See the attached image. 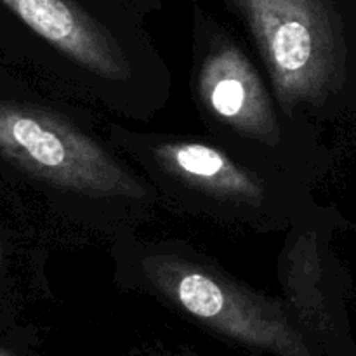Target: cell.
Segmentation results:
<instances>
[{
  "instance_id": "3957f363",
  "label": "cell",
  "mask_w": 356,
  "mask_h": 356,
  "mask_svg": "<svg viewBox=\"0 0 356 356\" xmlns=\"http://www.w3.org/2000/svg\"><path fill=\"white\" fill-rule=\"evenodd\" d=\"M284 110L330 149L356 111L353 0H222Z\"/></svg>"
},
{
  "instance_id": "7a4b0ae2",
  "label": "cell",
  "mask_w": 356,
  "mask_h": 356,
  "mask_svg": "<svg viewBox=\"0 0 356 356\" xmlns=\"http://www.w3.org/2000/svg\"><path fill=\"white\" fill-rule=\"evenodd\" d=\"M249 44L198 0L191 3L190 92L207 138L254 165L315 186L332 149L278 101Z\"/></svg>"
},
{
  "instance_id": "9c48e42d",
  "label": "cell",
  "mask_w": 356,
  "mask_h": 356,
  "mask_svg": "<svg viewBox=\"0 0 356 356\" xmlns=\"http://www.w3.org/2000/svg\"><path fill=\"white\" fill-rule=\"evenodd\" d=\"M0 264H2V245H0Z\"/></svg>"
},
{
  "instance_id": "ba28073f",
  "label": "cell",
  "mask_w": 356,
  "mask_h": 356,
  "mask_svg": "<svg viewBox=\"0 0 356 356\" xmlns=\"http://www.w3.org/2000/svg\"><path fill=\"white\" fill-rule=\"evenodd\" d=\"M0 356H14V355L9 353L7 350H3V348H0Z\"/></svg>"
},
{
  "instance_id": "6da1fadb",
  "label": "cell",
  "mask_w": 356,
  "mask_h": 356,
  "mask_svg": "<svg viewBox=\"0 0 356 356\" xmlns=\"http://www.w3.org/2000/svg\"><path fill=\"white\" fill-rule=\"evenodd\" d=\"M82 103L0 97V156L75 228L111 240L152 221L159 197Z\"/></svg>"
},
{
  "instance_id": "52a82bcc",
  "label": "cell",
  "mask_w": 356,
  "mask_h": 356,
  "mask_svg": "<svg viewBox=\"0 0 356 356\" xmlns=\"http://www.w3.org/2000/svg\"><path fill=\"white\" fill-rule=\"evenodd\" d=\"M132 7L139 10L145 17H148L149 14L160 13L163 9V0H127Z\"/></svg>"
},
{
  "instance_id": "5b68a950",
  "label": "cell",
  "mask_w": 356,
  "mask_h": 356,
  "mask_svg": "<svg viewBox=\"0 0 356 356\" xmlns=\"http://www.w3.org/2000/svg\"><path fill=\"white\" fill-rule=\"evenodd\" d=\"M115 148L149 181L159 207L259 235L284 233L313 200V186L233 155L211 138L139 131L106 120Z\"/></svg>"
},
{
  "instance_id": "8992f818",
  "label": "cell",
  "mask_w": 356,
  "mask_h": 356,
  "mask_svg": "<svg viewBox=\"0 0 356 356\" xmlns=\"http://www.w3.org/2000/svg\"><path fill=\"white\" fill-rule=\"evenodd\" d=\"M313 198L284 232L277 257L282 298L308 339L322 353H332L341 305V266L332 256L336 216Z\"/></svg>"
},
{
  "instance_id": "277c9868",
  "label": "cell",
  "mask_w": 356,
  "mask_h": 356,
  "mask_svg": "<svg viewBox=\"0 0 356 356\" xmlns=\"http://www.w3.org/2000/svg\"><path fill=\"white\" fill-rule=\"evenodd\" d=\"M113 282L148 296L214 336L271 356H323L284 298L254 289L197 245L131 229L110 240Z\"/></svg>"
}]
</instances>
